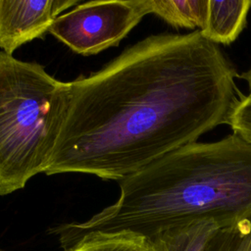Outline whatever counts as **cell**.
I'll list each match as a JSON object with an SVG mask.
<instances>
[{"label":"cell","mask_w":251,"mask_h":251,"mask_svg":"<svg viewBox=\"0 0 251 251\" xmlns=\"http://www.w3.org/2000/svg\"><path fill=\"white\" fill-rule=\"evenodd\" d=\"M236 70L200 31L147 36L70 82L64 124L45 175L121 181L228 125Z\"/></svg>","instance_id":"obj_1"},{"label":"cell","mask_w":251,"mask_h":251,"mask_svg":"<svg viewBox=\"0 0 251 251\" xmlns=\"http://www.w3.org/2000/svg\"><path fill=\"white\" fill-rule=\"evenodd\" d=\"M65 251H151V248L142 235L95 232L84 235Z\"/></svg>","instance_id":"obj_9"},{"label":"cell","mask_w":251,"mask_h":251,"mask_svg":"<svg viewBox=\"0 0 251 251\" xmlns=\"http://www.w3.org/2000/svg\"><path fill=\"white\" fill-rule=\"evenodd\" d=\"M228 126L233 133L251 143V90L239 96L231 112Z\"/></svg>","instance_id":"obj_11"},{"label":"cell","mask_w":251,"mask_h":251,"mask_svg":"<svg viewBox=\"0 0 251 251\" xmlns=\"http://www.w3.org/2000/svg\"><path fill=\"white\" fill-rule=\"evenodd\" d=\"M79 0H0V49L8 55L48 33L53 22Z\"/></svg>","instance_id":"obj_5"},{"label":"cell","mask_w":251,"mask_h":251,"mask_svg":"<svg viewBox=\"0 0 251 251\" xmlns=\"http://www.w3.org/2000/svg\"><path fill=\"white\" fill-rule=\"evenodd\" d=\"M205 251H251V219L221 227Z\"/></svg>","instance_id":"obj_10"},{"label":"cell","mask_w":251,"mask_h":251,"mask_svg":"<svg viewBox=\"0 0 251 251\" xmlns=\"http://www.w3.org/2000/svg\"><path fill=\"white\" fill-rule=\"evenodd\" d=\"M239 77L246 81V83H247V85L249 87V90H251V66H250V68L246 72H244L241 75H239Z\"/></svg>","instance_id":"obj_12"},{"label":"cell","mask_w":251,"mask_h":251,"mask_svg":"<svg viewBox=\"0 0 251 251\" xmlns=\"http://www.w3.org/2000/svg\"><path fill=\"white\" fill-rule=\"evenodd\" d=\"M221 227L213 219H196L165 227L146 238L151 251H205Z\"/></svg>","instance_id":"obj_6"},{"label":"cell","mask_w":251,"mask_h":251,"mask_svg":"<svg viewBox=\"0 0 251 251\" xmlns=\"http://www.w3.org/2000/svg\"><path fill=\"white\" fill-rule=\"evenodd\" d=\"M148 14V0L87 1L59 16L48 33L76 54L95 55L118 46Z\"/></svg>","instance_id":"obj_4"},{"label":"cell","mask_w":251,"mask_h":251,"mask_svg":"<svg viewBox=\"0 0 251 251\" xmlns=\"http://www.w3.org/2000/svg\"><path fill=\"white\" fill-rule=\"evenodd\" d=\"M70 82L0 51V196L45 173L67 113Z\"/></svg>","instance_id":"obj_3"},{"label":"cell","mask_w":251,"mask_h":251,"mask_svg":"<svg viewBox=\"0 0 251 251\" xmlns=\"http://www.w3.org/2000/svg\"><path fill=\"white\" fill-rule=\"evenodd\" d=\"M0 251H4V250H1V249H0Z\"/></svg>","instance_id":"obj_13"},{"label":"cell","mask_w":251,"mask_h":251,"mask_svg":"<svg viewBox=\"0 0 251 251\" xmlns=\"http://www.w3.org/2000/svg\"><path fill=\"white\" fill-rule=\"evenodd\" d=\"M250 8V0H208L205 24L199 31L217 45L230 44L243 31Z\"/></svg>","instance_id":"obj_7"},{"label":"cell","mask_w":251,"mask_h":251,"mask_svg":"<svg viewBox=\"0 0 251 251\" xmlns=\"http://www.w3.org/2000/svg\"><path fill=\"white\" fill-rule=\"evenodd\" d=\"M150 14H154L175 27L198 28L206 20L208 0H148Z\"/></svg>","instance_id":"obj_8"},{"label":"cell","mask_w":251,"mask_h":251,"mask_svg":"<svg viewBox=\"0 0 251 251\" xmlns=\"http://www.w3.org/2000/svg\"><path fill=\"white\" fill-rule=\"evenodd\" d=\"M118 200L81 223L52 228L65 250L89 233L149 237L196 219L222 227L251 219V143L231 133L183 145L119 181Z\"/></svg>","instance_id":"obj_2"}]
</instances>
